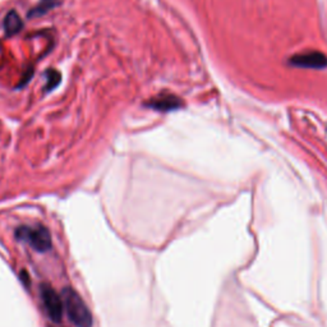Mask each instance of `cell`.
Listing matches in <instances>:
<instances>
[{
    "label": "cell",
    "mask_w": 327,
    "mask_h": 327,
    "mask_svg": "<svg viewBox=\"0 0 327 327\" xmlns=\"http://www.w3.org/2000/svg\"><path fill=\"white\" fill-rule=\"evenodd\" d=\"M64 311L76 327H92V315L85 301L73 288H65L62 293Z\"/></svg>",
    "instance_id": "1"
},
{
    "label": "cell",
    "mask_w": 327,
    "mask_h": 327,
    "mask_svg": "<svg viewBox=\"0 0 327 327\" xmlns=\"http://www.w3.org/2000/svg\"><path fill=\"white\" fill-rule=\"evenodd\" d=\"M18 239L28 243L37 252H47L51 248V235L49 230L42 225L35 226H19L15 230Z\"/></svg>",
    "instance_id": "2"
},
{
    "label": "cell",
    "mask_w": 327,
    "mask_h": 327,
    "mask_svg": "<svg viewBox=\"0 0 327 327\" xmlns=\"http://www.w3.org/2000/svg\"><path fill=\"white\" fill-rule=\"evenodd\" d=\"M40 294H41V301L45 307L47 316L50 317L51 321L60 322L64 313V303L63 298L59 294H56L55 289L49 284H42L40 286Z\"/></svg>",
    "instance_id": "3"
},
{
    "label": "cell",
    "mask_w": 327,
    "mask_h": 327,
    "mask_svg": "<svg viewBox=\"0 0 327 327\" xmlns=\"http://www.w3.org/2000/svg\"><path fill=\"white\" fill-rule=\"evenodd\" d=\"M289 64L298 68L324 69L327 67V58L320 51H307L292 56L289 59Z\"/></svg>",
    "instance_id": "4"
},
{
    "label": "cell",
    "mask_w": 327,
    "mask_h": 327,
    "mask_svg": "<svg viewBox=\"0 0 327 327\" xmlns=\"http://www.w3.org/2000/svg\"><path fill=\"white\" fill-rule=\"evenodd\" d=\"M145 105L150 109L156 110V111L168 112L182 108L183 100L178 98L177 95L170 94V92H161V94L156 95L152 99L146 101Z\"/></svg>",
    "instance_id": "5"
},
{
    "label": "cell",
    "mask_w": 327,
    "mask_h": 327,
    "mask_svg": "<svg viewBox=\"0 0 327 327\" xmlns=\"http://www.w3.org/2000/svg\"><path fill=\"white\" fill-rule=\"evenodd\" d=\"M23 28V22L14 9L9 10L4 18V31L6 36H13Z\"/></svg>",
    "instance_id": "6"
},
{
    "label": "cell",
    "mask_w": 327,
    "mask_h": 327,
    "mask_svg": "<svg viewBox=\"0 0 327 327\" xmlns=\"http://www.w3.org/2000/svg\"><path fill=\"white\" fill-rule=\"evenodd\" d=\"M60 0H40L38 4L28 12V17L35 18V17H41V15L46 14L47 12H50L51 9L55 8L59 4Z\"/></svg>",
    "instance_id": "7"
},
{
    "label": "cell",
    "mask_w": 327,
    "mask_h": 327,
    "mask_svg": "<svg viewBox=\"0 0 327 327\" xmlns=\"http://www.w3.org/2000/svg\"><path fill=\"white\" fill-rule=\"evenodd\" d=\"M45 77H46V87H45V92H50L54 89H56L59 83L62 82V74L56 69H47L45 72Z\"/></svg>",
    "instance_id": "8"
}]
</instances>
